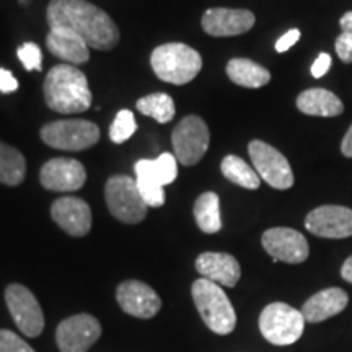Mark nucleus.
<instances>
[{"label": "nucleus", "instance_id": "obj_1", "mask_svg": "<svg viewBox=\"0 0 352 352\" xmlns=\"http://www.w3.org/2000/svg\"><path fill=\"white\" fill-rule=\"evenodd\" d=\"M46 19L50 28L72 30L98 51L113 50L120 41V30L111 16L87 0H51Z\"/></svg>", "mask_w": 352, "mask_h": 352}, {"label": "nucleus", "instance_id": "obj_2", "mask_svg": "<svg viewBox=\"0 0 352 352\" xmlns=\"http://www.w3.org/2000/svg\"><path fill=\"white\" fill-rule=\"evenodd\" d=\"M43 88L46 104L56 113H83L91 104V91L85 74L76 65H54L47 72Z\"/></svg>", "mask_w": 352, "mask_h": 352}, {"label": "nucleus", "instance_id": "obj_3", "mask_svg": "<svg viewBox=\"0 0 352 352\" xmlns=\"http://www.w3.org/2000/svg\"><path fill=\"white\" fill-rule=\"evenodd\" d=\"M155 76L166 83L184 85L195 80L202 69L199 52L183 43H166L155 47L151 56Z\"/></svg>", "mask_w": 352, "mask_h": 352}, {"label": "nucleus", "instance_id": "obj_4", "mask_svg": "<svg viewBox=\"0 0 352 352\" xmlns=\"http://www.w3.org/2000/svg\"><path fill=\"white\" fill-rule=\"evenodd\" d=\"M191 294L202 321L208 324L210 331L223 336L235 329L236 314L227 294L219 284L201 277L192 284Z\"/></svg>", "mask_w": 352, "mask_h": 352}, {"label": "nucleus", "instance_id": "obj_5", "mask_svg": "<svg viewBox=\"0 0 352 352\" xmlns=\"http://www.w3.org/2000/svg\"><path fill=\"white\" fill-rule=\"evenodd\" d=\"M302 311L283 302L270 303L259 315V331L274 346H290L300 340L305 329Z\"/></svg>", "mask_w": 352, "mask_h": 352}, {"label": "nucleus", "instance_id": "obj_6", "mask_svg": "<svg viewBox=\"0 0 352 352\" xmlns=\"http://www.w3.org/2000/svg\"><path fill=\"white\" fill-rule=\"evenodd\" d=\"M104 197L109 212L124 223H139L147 215L148 206L140 196L138 182L127 175H116L107 182Z\"/></svg>", "mask_w": 352, "mask_h": 352}, {"label": "nucleus", "instance_id": "obj_7", "mask_svg": "<svg viewBox=\"0 0 352 352\" xmlns=\"http://www.w3.org/2000/svg\"><path fill=\"white\" fill-rule=\"evenodd\" d=\"M41 139L52 148L78 152L98 142L100 129L95 122L85 120L52 121L43 126Z\"/></svg>", "mask_w": 352, "mask_h": 352}, {"label": "nucleus", "instance_id": "obj_8", "mask_svg": "<svg viewBox=\"0 0 352 352\" xmlns=\"http://www.w3.org/2000/svg\"><path fill=\"white\" fill-rule=\"evenodd\" d=\"M171 142L176 153V160L182 165L192 166L199 164L209 148V127L199 116L183 118L171 134Z\"/></svg>", "mask_w": 352, "mask_h": 352}, {"label": "nucleus", "instance_id": "obj_9", "mask_svg": "<svg viewBox=\"0 0 352 352\" xmlns=\"http://www.w3.org/2000/svg\"><path fill=\"white\" fill-rule=\"evenodd\" d=\"M248 153L256 168L259 178L276 189H289L294 186V171L289 160L279 151L263 140H252Z\"/></svg>", "mask_w": 352, "mask_h": 352}, {"label": "nucleus", "instance_id": "obj_10", "mask_svg": "<svg viewBox=\"0 0 352 352\" xmlns=\"http://www.w3.org/2000/svg\"><path fill=\"white\" fill-rule=\"evenodd\" d=\"M6 302L15 324L25 336L36 338L44 329V315L36 297L21 284H10L6 289Z\"/></svg>", "mask_w": 352, "mask_h": 352}, {"label": "nucleus", "instance_id": "obj_11", "mask_svg": "<svg viewBox=\"0 0 352 352\" xmlns=\"http://www.w3.org/2000/svg\"><path fill=\"white\" fill-rule=\"evenodd\" d=\"M100 336V321L88 314L69 316L56 329V342L60 352H87Z\"/></svg>", "mask_w": 352, "mask_h": 352}, {"label": "nucleus", "instance_id": "obj_12", "mask_svg": "<svg viewBox=\"0 0 352 352\" xmlns=\"http://www.w3.org/2000/svg\"><path fill=\"white\" fill-rule=\"evenodd\" d=\"M263 248L274 261L300 264L310 254L308 241L300 232L287 227L270 228L263 233Z\"/></svg>", "mask_w": 352, "mask_h": 352}, {"label": "nucleus", "instance_id": "obj_13", "mask_svg": "<svg viewBox=\"0 0 352 352\" xmlns=\"http://www.w3.org/2000/svg\"><path fill=\"white\" fill-rule=\"evenodd\" d=\"M305 227L321 239H347L352 235V209L344 206H320L307 215Z\"/></svg>", "mask_w": 352, "mask_h": 352}, {"label": "nucleus", "instance_id": "obj_14", "mask_svg": "<svg viewBox=\"0 0 352 352\" xmlns=\"http://www.w3.org/2000/svg\"><path fill=\"white\" fill-rule=\"evenodd\" d=\"M39 182L50 191H77L87 182V171L80 162L74 158H52L43 165Z\"/></svg>", "mask_w": 352, "mask_h": 352}, {"label": "nucleus", "instance_id": "obj_15", "mask_svg": "<svg viewBox=\"0 0 352 352\" xmlns=\"http://www.w3.org/2000/svg\"><path fill=\"white\" fill-rule=\"evenodd\" d=\"M254 13L243 8H209L202 15V28L215 38L239 36L254 26Z\"/></svg>", "mask_w": 352, "mask_h": 352}, {"label": "nucleus", "instance_id": "obj_16", "mask_svg": "<svg viewBox=\"0 0 352 352\" xmlns=\"http://www.w3.org/2000/svg\"><path fill=\"white\" fill-rule=\"evenodd\" d=\"M118 303L127 315L148 320L160 311L162 300L151 285L140 280H126L116 290Z\"/></svg>", "mask_w": 352, "mask_h": 352}, {"label": "nucleus", "instance_id": "obj_17", "mask_svg": "<svg viewBox=\"0 0 352 352\" xmlns=\"http://www.w3.org/2000/svg\"><path fill=\"white\" fill-rule=\"evenodd\" d=\"M51 217L72 236H85L91 228L90 206L76 196H64L52 202Z\"/></svg>", "mask_w": 352, "mask_h": 352}, {"label": "nucleus", "instance_id": "obj_18", "mask_svg": "<svg viewBox=\"0 0 352 352\" xmlns=\"http://www.w3.org/2000/svg\"><path fill=\"white\" fill-rule=\"evenodd\" d=\"M196 271L204 279L226 287H235L240 280V264L228 253H202L196 259Z\"/></svg>", "mask_w": 352, "mask_h": 352}, {"label": "nucleus", "instance_id": "obj_19", "mask_svg": "<svg viewBox=\"0 0 352 352\" xmlns=\"http://www.w3.org/2000/svg\"><path fill=\"white\" fill-rule=\"evenodd\" d=\"M46 46L51 54L65 60L70 65L83 64L90 59V46H88L85 39L78 36L72 30L64 28V26L50 28Z\"/></svg>", "mask_w": 352, "mask_h": 352}, {"label": "nucleus", "instance_id": "obj_20", "mask_svg": "<svg viewBox=\"0 0 352 352\" xmlns=\"http://www.w3.org/2000/svg\"><path fill=\"white\" fill-rule=\"evenodd\" d=\"M347 302H349V297H347L346 290L340 287H329L320 290L318 294L308 298L303 303L300 311L308 323H320V321L341 314L347 307Z\"/></svg>", "mask_w": 352, "mask_h": 352}, {"label": "nucleus", "instance_id": "obj_21", "mask_svg": "<svg viewBox=\"0 0 352 352\" xmlns=\"http://www.w3.org/2000/svg\"><path fill=\"white\" fill-rule=\"evenodd\" d=\"M297 108L307 116L320 118H336L344 111V104L340 96L324 88H310L302 91L297 96Z\"/></svg>", "mask_w": 352, "mask_h": 352}, {"label": "nucleus", "instance_id": "obj_22", "mask_svg": "<svg viewBox=\"0 0 352 352\" xmlns=\"http://www.w3.org/2000/svg\"><path fill=\"white\" fill-rule=\"evenodd\" d=\"M227 76L233 83L245 88H261L271 80L270 70L243 57L228 60Z\"/></svg>", "mask_w": 352, "mask_h": 352}, {"label": "nucleus", "instance_id": "obj_23", "mask_svg": "<svg viewBox=\"0 0 352 352\" xmlns=\"http://www.w3.org/2000/svg\"><path fill=\"white\" fill-rule=\"evenodd\" d=\"M195 219L204 233H217L222 228L220 199L215 192H204L195 202Z\"/></svg>", "mask_w": 352, "mask_h": 352}, {"label": "nucleus", "instance_id": "obj_24", "mask_svg": "<svg viewBox=\"0 0 352 352\" xmlns=\"http://www.w3.org/2000/svg\"><path fill=\"white\" fill-rule=\"evenodd\" d=\"M26 162L21 152L12 145L0 142V183L16 186L25 179Z\"/></svg>", "mask_w": 352, "mask_h": 352}, {"label": "nucleus", "instance_id": "obj_25", "mask_svg": "<svg viewBox=\"0 0 352 352\" xmlns=\"http://www.w3.org/2000/svg\"><path fill=\"white\" fill-rule=\"evenodd\" d=\"M134 170L144 171V173H147L160 186H166V184L173 183L176 176H178V160H176L175 155L165 152L157 160L142 158V160H139L135 164Z\"/></svg>", "mask_w": 352, "mask_h": 352}, {"label": "nucleus", "instance_id": "obj_26", "mask_svg": "<svg viewBox=\"0 0 352 352\" xmlns=\"http://www.w3.org/2000/svg\"><path fill=\"white\" fill-rule=\"evenodd\" d=\"M220 170L228 182L239 184L245 189H258L261 184V178H259L256 170H253L243 158L236 155H227L223 158L222 164H220Z\"/></svg>", "mask_w": 352, "mask_h": 352}, {"label": "nucleus", "instance_id": "obj_27", "mask_svg": "<svg viewBox=\"0 0 352 352\" xmlns=\"http://www.w3.org/2000/svg\"><path fill=\"white\" fill-rule=\"evenodd\" d=\"M139 113L151 116L157 122L166 124L175 118V101L166 94H152L144 96L135 104Z\"/></svg>", "mask_w": 352, "mask_h": 352}, {"label": "nucleus", "instance_id": "obj_28", "mask_svg": "<svg viewBox=\"0 0 352 352\" xmlns=\"http://www.w3.org/2000/svg\"><path fill=\"white\" fill-rule=\"evenodd\" d=\"M135 182H138L140 196L145 201V204L148 208H160V206L165 204V191L164 186L153 182L148 175L140 173V171H135Z\"/></svg>", "mask_w": 352, "mask_h": 352}, {"label": "nucleus", "instance_id": "obj_29", "mask_svg": "<svg viewBox=\"0 0 352 352\" xmlns=\"http://www.w3.org/2000/svg\"><path fill=\"white\" fill-rule=\"evenodd\" d=\"M135 129H138V124H135L134 113H131L129 109H121L109 127V139L114 144H122L132 138Z\"/></svg>", "mask_w": 352, "mask_h": 352}, {"label": "nucleus", "instance_id": "obj_30", "mask_svg": "<svg viewBox=\"0 0 352 352\" xmlns=\"http://www.w3.org/2000/svg\"><path fill=\"white\" fill-rule=\"evenodd\" d=\"M16 54H19V59L21 60V64H23V67L26 70H41L43 54L38 44L34 43L21 44L19 51H16Z\"/></svg>", "mask_w": 352, "mask_h": 352}, {"label": "nucleus", "instance_id": "obj_31", "mask_svg": "<svg viewBox=\"0 0 352 352\" xmlns=\"http://www.w3.org/2000/svg\"><path fill=\"white\" fill-rule=\"evenodd\" d=\"M0 352H34V349L10 329H0Z\"/></svg>", "mask_w": 352, "mask_h": 352}, {"label": "nucleus", "instance_id": "obj_32", "mask_svg": "<svg viewBox=\"0 0 352 352\" xmlns=\"http://www.w3.org/2000/svg\"><path fill=\"white\" fill-rule=\"evenodd\" d=\"M336 52L344 64H352V34L342 33L336 39Z\"/></svg>", "mask_w": 352, "mask_h": 352}, {"label": "nucleus", "instance_id": "obj_33", "mask_svg": "<svg viewBox=\"0 0 352 352\" xmlns=\"http://www.w3.org/2000/svg\"><path fill=\"white\" fill-rule=\"evenodd\" d=\"M298 39H300V30H297V28L289 30L287 33L283 34V36L277 39V43H276V51H277V52H285V51H289L290 47H292L294 44H296V43L298 41Z\"/></svg>", "mask_w": 352, "mask_h": 352}, {"label": "nucleus", "instance_id": "obj_34", "mask_svg": "<svg viewBox=\"0 0 352 352\" xmlns=\"http://www.w3.org/2000/svg\"><path fill=\"white\" fill-rule=\"evenodd\" d=\"M329 67H331V56L327 54V52H321L316 57L314 65H311V76L315 78H321L323 76H327Z\"/></svg>", "mask_w": 352, "mask_h": 352}, {"label": "nucleus", "instance_id": "obj_35", "mask_svg": "<svg viewBox=\"0 0 352 352\" xmlns=\"http://www.w3.org/2000/svg\"><path fill=\"white\" fill-rule=\"evenodd\" d=\"M19 90V82L13 77V74L7 69H0V91L2 94H13Z\"/></svg>", "mask_w": 352, "mask_h": 352}, {"label": "nucleus", "instance_id": "obj_36", "mask_svg": "<svg viewBox=\"0 0 352 352\" xmlns=\"http://www.w3.org/2000/svg\"><path fill=\"white\" fill-rule=\"evenodd\" d=\"M341 152H342V155H344V157L352 158V124H351L349 129H347L344 139H342Z\"/></svg>", "mask_w": 352, "mask_h": 352}, {"label": "nucleus", "instance_id": "obj_37", "mask_svg": "<svg viewBox=\"0 0 352 352\" xmlns=\"http://www.w3.org/2000/svg\"><path fill=\"white\" fill-rule=\"evenodd\" d=\"M340 26H341L342 33H351L352 34V10L346 12L344 15L341 16Z\"/></svg>", "mask_w": 352, "mask_h": 352}, {"label": "nucleus", "instance_id": "obj_38", "mask_svg": "<svg viewBox=\"0 0 352 352\" xmlns=\"http://www.w3.org/2000/svg\"><path fill=\"white\" fill-rule=\"evenodd\" d=\"M341 276H342V279L347 280L349 284H352V256L347 258L344 264H342Z\"/></svg>", "mask_w": 352, "mask_h": 352}, {"label": "nucleus", "instance_id": "obj_39", "mask_svg": "<svg viewBox=\"0 0 352 352\" xmlns=\"http://www.w3.org/2000/svg\"><path fill=\"white\" fill-rule=\"evenodd\" d=\"M20 3H28V0H20Z\"/></svg>", "mask_w": 352, "mask_h": 352}]
</instances>
